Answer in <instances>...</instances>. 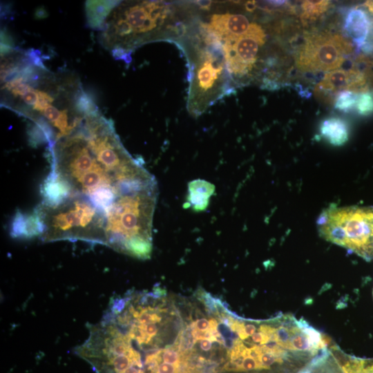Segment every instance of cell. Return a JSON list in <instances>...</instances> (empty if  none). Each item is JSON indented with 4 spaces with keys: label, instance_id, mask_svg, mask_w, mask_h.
<instances>
[{
    "label": "cell",
    "instance_id": "1",
    "mask_svg": "<svg viewBox=\"0 0 373 373\" xmlns=\"http://www.w3.org/2000/svg\"><path fill=\"white\" fill-rule=\"evenodd\" d=\"M48 149L51 168L41 186L42 200L79 195L108 216L122 198L157 187L154 176L124 148L112 120L99 110Z\"/></svg>",
    "mask_w": 373,
    "mask_h": 373
},
{
    "label": "cell",
    "instance_id": "2",
    "mask_svg": "<svg viewBox=\"0 0 373 373\" xmlns=\"http://www.w3.org/2000/svg\"><path fill=\"white\" fill-rule=\"evenodd\" d=\"M1 105L30 120V138L48 148L77 128L90 113L98 111L70 70L53 72L41 53L1 43Z\"/></svg>",
    "mask_w": 373,
    "mask_h": 373
},
{
    "label": "cell",
    "instance_id": "3",
    "mask_svg": "<svg viewBox=\"0 0 373 373\" xmlns=\"http://www.w3.org/2000/svg\"><path fill=\"white\" fill-rule=\"evenodd\" d=\"M88 23L99 30L98 39L116 58L146 43L168 39L173 28V8L160 1H88Z\"/></svg>",
    "mask_w": 373,
    "mask_h": 373
},
{
    "label": "cell",
    "instance_id": "4",
    "mask_svg": "<svg viewBox=\"0 0 373 373\" xmlns=\"http://www.w3.org/2000/svg\"><path fill=\"white\" fill-rule=\"evenodd\" d=\"M106 213L79 195L44 200L28 215L18 213L12 223L14 237L39 236L44 241L82 240L106 245Z\"/></svg>",
    "mask_w": 373,
    "mask_h": 373
},
{
    "label": "cell",
    "instance_id": "5",
    "mask_svg": "<svg viewBox=\"0 0 373 373\" xmlns=\"http://www.w3.org/2000/svg\"><path fill=\"white\" fill-rule=\"evenodd\" d=\"M193 41L181 39L180 46L189 66V87L186 108L198 117L231 90L220 44L201 28Z\"/></svg>",
    "mask_w": 373,
    "mask_h": 373
},
{
    "label": "cell",
    "instance_id": "6",
    "mask_svg": "<svg viewBox=\"0 0 373 373\" xmlns=\"http://www.w3.org/2000/svg\"><path fill=\"white\" fill-rule=\"evenodd\" d=\"M317 228L327 241L373 259V207H331L321 213Z\"/></svg>",
    "mask_w": 373,
    "mask_h": 373
},
{
    "label": "cell",
    "instance_id": "7",
    "mask_svg": "<svg viewBox=\"0 0 373 373\" xmlns=\"http://www.w3.org/2000/svg\"><path fill=\"white\" fill-rule=\"evenodd\" d=\"M131 341L115 323L106 318L90 326L88 339L76 352L96 373H124L132 366H142L140 354Z\"/></svg>",
    "mask_w": 373,
    "mask_h": 373
},
{
    "label": "cell",
    "instance_id": "8",
    "mask_svg": "<svg viewBox=\"0 0 373 373\" xmlns=\"http://www.w3.org/2000/svg\"><path fill=\"white\" fill-rule=\"evenodd\" d=\"M345 37L328 32L307 34L296 55V66L307 73L329 72L339 68L352 52Z\"/></svg>",
    "mask_w": 373,
    "mask_h": 373
},
{
    "label": "cell",
    "instance_id": "9",
    "mask_svg": "<svg viewBox=\"0 0 373 373\" xmlns=\"http://www.w3.org/2000/svg\"><path fill=\"white\" fill-rule=\"evenodd\" d=\"M265 41L266 34L261 26L251 23L242 35L233 41L220 44L231 80L236 81L249 74Z\"/></svg>",
    "mask_w": 373,
    "mask_h": 373
},
{
    "label": "cell",
    "instance_id": "10",
    "mask_svg": "<svg viewBox=\"0 0 373 373\" xmlns=\"http://www.w3.org/2000/svg\"><path fill=\"white\" fill-rule=\"evenodd\" d=\"M367 75L358 69H336L327 72L316 86L314 93L325 102H334L337 94L349 90L357 95L369 92Z\"/></svg>",
    "mask_w": 373,
    "mask_h": 373
},
{
    "label": "cell",
    "instance_id": "11",
    "mask_svg": "<svg viewBox=\"0 0 373 373\" xmlns=\"http://www.w3.org/2000/svg\"><path fill=\"white\" fill-rule=\"evenodd\" d=\"M248 18L241 14H213L202 28L220 44L231 41L242 35L250 26Z\"/></svg>",
    "mask_w": 373,
    "mask_h": 373
},
{
    "label": "cell",
    "instance_id": "12",
    "mask_svg": "<svg viewBox=\"0 0 373 373\" xmlns=\"http://www.w3.org/2000/svg\"><path fill=\"white\" fill-rule=\"evenodd\" d=\"M371 26L370 19L363 9L354 8L348 11L344 29L358 48L365 46Z\"/></svg>",
    "mask_w": 373,
    "mask_h": 373
},
{
    "label": "cell",
    "instance_id": "13",
    "mask_svg": "<svg viewBox=\"0 0 373 373\" xmlns=\"http://www.w3.org/2000/svg\"><path fill=\"white\" fill-rule=\"evenodd\" d=\"M214 191L215 186L207 180L198 179L191 181L188 184V194L184 207L191 208L195 212L204 211Z\"/></svg>",
    "mask_w": 373,
    "mask_h": 373
},
{
    "label": "cell",
    "instance_id": "14",
    "mask_svg": "<svg viewBox=\"0 0 373 373\" xmlns=\"http://www.w3.org/2000/svg\"><path fill=\"white\" fill-rule=\"evenodd\" d=\"M320 132L323 137L334 146L343 145L348 140L347 125L338 117L325 119L320 126Z\"/></svg>",
    "mask_w": 373,
    "mask_h": 373
},
{
    "label": "cell",
    "instance_id": "15",
    "mask_svg": "<svg viewBox=\"0 0 373 373\" xmlns=\"http://www.w3.org/2000/svg\"><path fill=\"white\" fill-rule=\"evenodd\" d=\"M329 4V1L325 0L304 1L301 4L302 21L305 23L314 21L328 9Z\"/></svg>",
    "mask_w": 373,
    "mask_h": 373
},
{
    "label": "cell",
    "instance_id": "16",
    "mask_svg": "<svg viewBox=\"0 0 373 373\" xmlns=\"http://www.w3.org/2000/svg\"><path fill=\"white\" fill-rule=\"evenodd\" d=\"M358 95L349 91L343 90L338 93L334 99L335 108L347 112L356 105Z\"/></svg>",
    "mask_w": 373,
    "mask_h": 373
},
{
    "label": "cell",
    "instance_id": "17",
    "mask_svg": "<svg viewBox=\"0 0 373 373\" xmlns=\"http://www.w3.org/2000/svg\"><path fill=\"white\" fill-rule=\"evenodd\" d=\"M357 112L362 115L373 113V93L367 92L358 95L356 105Z\"/></svg>",
    "mask_w": 373,
    "mask_h": 373
},
{
    "label": "cell",
    "instance_id": "18",
    "mask_svg": "<svg viewBox=\"0 0 373 373\" xmlns=\"http://www.w3.org/2000/svg\"><path fill=\"white\" fill-rule=\"evenodd\" d=\"M161 361L164 363L174 365L180 367L182 362L185 360L179 352L178 347H167L164 350H158Z\"/></svg>",
    "mask_w": 373,
    "mask_h": 373
},
{
    "label": "cell",
    "instance_id": "19",
    "mask_svg": "<svg viewBox=\"0 0 373 373\" xmlns=\"http://www.w3.org/2000/svg\"><path fill=\"white\" fill-rule=\"evenodd\" d=\"M265 370L264 367L254 358L245 356L242 361L240 371H252Z\"/></svg>",
    "mask_w": 373,
    "mask_h": 373
},
{
    "label": "cell",
    "instance_id": "20",
    "mask_svg": "<svg viewBox=\"0 0 373 373\" xmlns=\"http://www.w3.org/2000/svg\"><path fill=\"white\" fill-rule=\"evenodd\" d=\"M200 349L204 352H208L212 348V341L209 339H201L200 340Z\"/></svg>",
    "mask_w": 373,
    "mask_h": 373
},
{
    "label": "cell",
    "instance_id": "21",
    "mask_svg": "<svg viewBox=\"0 0 373 373\" xmlns=\"http://www.w3.org/2000/svg\"><path fill=\"white\" fill-rule=\"evenodd\" d=\"M257 330L256 325L254 323H244V331L248 336H251Z\"/></svg>",
    "mask_w": 373,
    "mask_h": 373
},
{
    "label": "cell",
    "instance_id": "22",
    "mask_svg": "<svg viewBox=\"0 0 373 373\" xmlns=\"http://www.w3.org/2000/svg\"><path fill=\"white\" fill-rule=\"evenodd\" d=\"M364 5L373 13V1H367Z\"/></svg>",
    "mask_w": 373,
    "mask_h": 373
}]
</instances>
